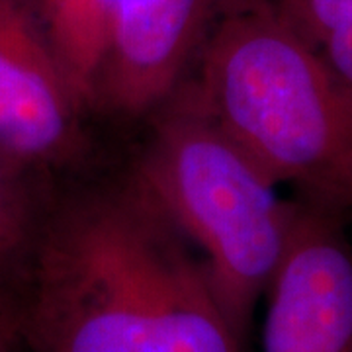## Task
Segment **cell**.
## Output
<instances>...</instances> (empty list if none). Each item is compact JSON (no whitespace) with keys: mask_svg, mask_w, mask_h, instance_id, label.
Instances as JSON below:
<instances>
[{"mask_svg":"<svg viewBox=\"0 0 352 352\" xmlns=\"http://www.w3.org/2000/svg\"><path fill=\"white\" fill-rule=\"evenodd\" d=\"M352 92V0H274Z\"/></svg>","mask_w":352,"mask_h":352,"instance_id":"cell-9","label":"cell"},{"mask_svg":"<svg viewBox=\"0 0 352 352\" xmlns=\"http://www.w3.org/2000/svg\"><path fill=\"white\" fill-rule=\"evenodd\" d=\"M221 0H112L96 110L147 118L186 82Z\"/></svg>","mask_w":352,"mask_h":352,"instance_id":"cell-6","label":"cell"},{"mask_svg":"<svg viewBox=\"0 0 352 352\" xmlns=\"http://www.w3.org/2000/svg\"><path fill=\"white\" fill-rule=\"evenodd\" d=\"M127 178L198 252L243 337L286 252L296 200L184 82L151 116Z\"/></svg>","mask_w":352,"mask_h":352,"instance_id":"cell-3","label":"cell"},{"mask_svg":"<svg viewBox=\"0 0 352 352\" xmlns=\"http://www.w3.org/2000/svg\"><path fill=\"white\" fill-rule=\"evenodd\" d=\"M51 201L43 198V176L0 145V284L24 280Z\"/></svg>","mask_w":352,"mask_h":352,"instance_id":"cell-7","label":"cell"},{"mask_svg":"<svg viewBox=\"0 0 352 352\" xmlns=\"http://www.w3.org/2000/svg\"><path fill=\"white\" fill-rule=\"evenodd\" d=\"M51 38L90 110H96L112 0H36Z\"/></svg>","mask_w":352,"mask_h":352,"instance_id":"cell-8","label":"cell"},{"mask_svg":"<svg viewBox=\"0 0 352 352\" xmlns=\"http://www.w3.org/2000/svg\"><path fill=\"white\" fill-rule=\"evenodd\" d=\"M18 325L16 321L0 327V352H16L18 344Z\"/></svg>","mask_w":352,"mask_h":352,"instance_id":"cell-11","label":"cell"},{"mask_svg":"<svg viewBox=\"0 0 352 352\" xmlns=\"http://www.w3.org/2000/svg\"><path fill=\"white\" fill-rule=\"evenodd\" d=\"M36 0H0V145L39 176L88 151L87 113Z\"/></svg>","mask_w":352,"mask_h":352,"instance_id":"cell-4","label":"cell"},{"mask_svg":"<svg viewBox=\"0 0 352 352\" xmlns=\"http://www.w3.org/2000/svg\"><path fill=\"white\" fill-rule=\"evenodd\" d=\"M20 288L30 352H245L198 252L129 178L51 204Z\"/></svg>","mask_w":352,"mask_h":352,"instance_id":"cell-1","label":"cell"},{"mask_svg":"<svg viewBox=\"0 0 352 352\" xmlns=\"http://www.w3.org/2000/svg\"><path fill=\"white\" fill-rule=\"evenodd\" d=\"M186 85L294 200L352 221V92L274 0H221Z\"/></svg>","mask_w":352,"mask_h":352,"instance_id":"cell-2","label":"cell"},{"mask_svg":"<svg viewBox=\"0 0 352 352\" xmlns=\"http://www.w3.org/2000/svg\"><path fill=\"white\" fill-rule=\"evenodd\" d=\"M16 321V296L0 284V327Z\"/></svg>","mask_w":352,"mask_h":352,"instance_id":"cell-10","label":"cell"},{"mask_svg":"<svg viewBox=\"0 0 352 352\" xmlns=\"http://www.w3.org/2000/svg\"><path fill=\"white\" fill-rule=\"evenodd\" d=\"M344 221L296 200L264 294L263 352H352V247Z\"/></svg>","mask_w":352,"mask_h":352,"instance_id":"cell-5","label":"cell"}]
</instances>
